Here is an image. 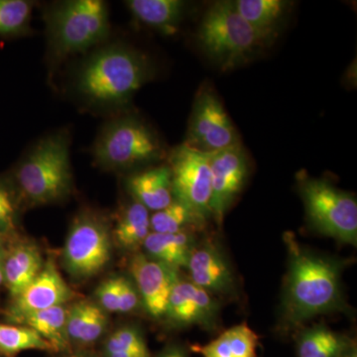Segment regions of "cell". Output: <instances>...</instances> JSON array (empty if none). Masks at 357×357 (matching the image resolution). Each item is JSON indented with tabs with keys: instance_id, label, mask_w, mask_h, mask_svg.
I'll list each match as a JSON object with an SVG mask.
<instances>
[{
	"instance_id": "44dd1931",
	"label": "cell",
	"mask_w": 357,
	"mask_h": 357,
	"mask_svg": "<svg viewBox=\"0 0 357 357\" xmlns=\"http://www.w3.org/2000/svg\"><path fill=\"white\" fill-rule=\"evenodd\" d=\"M236 10L256 31L274 42L290 2L284 0H237Z\"/></svg>"
},
{
	"instance_id": "ba28073f",
	"label": "cell",
	"mask_w": 357,
	"mask_h": 357,
	"mask_svg": "<svg viewBox=\"0 0 357 357\" xmlns=\"http://www.w3.org/2000/svg\"><path fill=\"white\" fill-rule=\"evenodd\" d=\"M112 258V237L102 218L82 213L66 241L63 261L70 276L88 279L102 272Z\"/></svg>"
},
{
	"instance_id": "4fadbf2b",
	"label": "cell",
	"mask_w": 357,
	"mask_h": 357,
	"mask_svg": "<svg viewBox=\"0 0 357 357\" xmlns=\"http://www.w3.org/2000/svg\"><path fill=\"white\" fill-rule=\"evenodd\" d=\"M73 293L58 271L55 263L48 260L38 276L17 297L13 298L7 316L17 323L35 312L63 306L72 298Z\"/></svg>"
},
{
	"instance_id": "e575fe53",
	"label": "cell",
	"mask_w": 357,
	"mask_h": 357,
	"mask_svg": "<svg viewBox=\"0 0 357 357\" xmlns=\"http://www.w3.org/2000/svg\"><path fill=\"white\" fill-rule=\"evenodd\" d=\"M340 357H357V349L356 345L349 349V351L344 352Z\"/></svg>"
},
{
	"instance_id": "836d02e7",
	"label": "cell",
	"mask_w": 357,
	"mask_h": 357,
	"mask_svg": "<svg viewBox=\"0 0 357 357\" xmlns=\"http://www.w3.org/2000/svg\"><path fill=\"white\" fill-rule=\"evenodd\" d=\"M6 252L0 245V286L4 283V261H6Z\"/></svg>"
},
{
	"instance_id": "83f0119b",
	"label": "cell",
	"mask_w": 357,
	"mask_h": 357,
	"mask_svg": "<svg viewBox=\"0 0 357 357\" xmlns=\"http://www.w3.org/2000/svg\"><path fill=\"white\" fill-rule=\"evenodd\" d=\"M103 357H151V354L142 332L134 326H123L105 342Z\"/></svg>"
},
{
	"instance_id": "cb8c5ba5",
	"label": "cell",
	"mask_w": 357,
	"mask_h": 357,
	"mask_svg": "<svg viewBox=\"0 0 357 357\" xmlns=\"http://www.w3.org/2000/svg\"><path fill=\"white\" fill-rule=\"evenodd\" d=\"M149 211L132 201L122 210L115 225L114 236L116 243L126 250H135L143 245L150 234Z\"/></svg>"
},
{
	"instance_id": "9a60e30c",
	"label": "cell",
	"mask_w": 357,
	"mask_h": 357,
	"mask_svg": "<svg viewBox=\"0 0 357 357\" xmlns=\"http://www.w3.org/2000/svg\"><path fill=\"white\" fill-rule=\"evenodd\" d=\"M220 305L210 293L192 281L178 280L174 286L165 316L176 326H199L213 328Z\"/></svg>"
},
{
	"instance_id": "f546056e",
	"label": "cell",
	"mask_w": 357,
	"mask_h": 357,
	"mask_svg": "<svg viewBox=\"0 0 357 357\" xmlns=\"http://www.w3.org/2000/svg\"><path fill=\"white\" fill-rule=\"evenodd\" d=\"M16 204L8 185L0 181V239L15 230Z\"/></svg>"
},
{
	"instance_id": "d590c367",
	"label": "cell",
	"mask_w": 357,
	"mask_h": 357,
	"mask_svg": "<svg viewBox=\"0 0 357 357\" xmlns=\"http://www.w3.org/2000/svg\"><path fill=\"white\" fill-rule=\"evenodd\" d=\"M67 357H89V356H83V354H72V356H69Z\"/></svg>"
},
{
	"instance_id": "2e32d148",
	"label": "cell",
	"mask_w": 357,
	"mask_h": 357,
	"mask_svg": "<svg viewBox=\"0 0 357 357\" xmlns=\"http://www.w3.org/2000/svg\"><path fill=\"white\" fill-rule=\"evenodd\" d=\"M128 189L134 201L148 211L163 210L174 201L170 167L167 164L133 174L128 178Z\"/></svg>"
},
{
	"instance_id": "ffe728a7",
	"label": "cell",
	"mask_w": 357,
	"mask_h": 357,
	"mask_svg": "<svg viewBox=\"0 0 357 357\" xmlns=\"http://www.w3.org/2000/svg\"><path fill=\"white\" fill-rule=\"evenodd\" d=\"M126 3L136 20L167 34L176 32L187 8L181 0H130Z\"/></svg>"
},
{
	"instance_id": "603a6c76",
	"label": "cell",
	"mask_w": 357,
	"mask_h": 357,
	"mask_svg": "<svg viewBox=\"0 0 357 357\" xmlns=\"http://www.w3.org/2000/svg\"><path fill=\"white\" fill-rule=\"evenodd\" d=\"M354 342L324 326L303 331L297 340L299 357H340L354 347Z\"/></svg>"
},
{
	"instance_id": "7402d4cb",
	"label": "cell",
	"mask_w": 357,
	"mask_h": 357,
	"mask_svg": "<svg viewBox=\"0 0 357 357\" xmlns=\"http://www.w3.org/2000/svg\"><path fill=\"white\" fill-rule=\"evenodd\" d=\"M258 340V335L246 324H241L208 344L195 349L204 357H257Z\"/></svg>"
},
{
	"instance_id": "8fae6325",
	"label": "cell",
	"mask_w": 357,
	"mask_h": 357,
	"mask_svg": "<svg viewBox=\"0 0 357 357\" xmlns=\"http://www.w3.org/2000/svg\"><path fill=\"white\" fill-rule=\"evenodd\" d=\"M211 218L222 225L230 206L241 194L250 172L248 155L243 144L211 153Z\"/></svg>"
},
{
	"instance_id": "5b68a950",
	"label": "cell",
	"mask_w": 357,
	"mask_h": 357,
	"mask_svg": "<svg viewBox=\"0 0 357 357\" xmlns=\"http://www.w3.org/2000/svg\"><path fill=\"white\" fill-rule=\"evenodd\" d=\"M50 54L62 61L83 53L107 38L109 10L100 0H72L59 3L47 14Z\"/></svg>"
},
{
	"instance_id": "4316f807",
	"label": "cell",
	"mask_w": 357,
	"mask_h": 357,
	"mask_svg": "<svg viewBox=\"0 0 357 357\" xmlns=\"http://www.w3.org/2000/svg\"><path fill=\"white\" fill-rule=\"evenodd\" d=\"M26 351L53 352L51 345L29 326L0 325V354L14 357Z\"/></svg>"
},
{
	"instance_id": "ac0fdd59",
	"label": "cell",
	"mask_w": 357,
	"mask_h": 357,
	"mask_svg": "<svg viewBox=\"0 0 357 357\" xmlns=\"http://www.w3.org/2000/svg\"><path fill=\"white\" fill-rule=\"evenodd\" d=\"M109 319L102 307L79 301L68 309L67 335L70 344H95L107 330Z\"/></svg>"
},
{
	"instance_id": "1f68e13d",
	"label": "cell",
	"mask_w": 357,
	"mask_h": 357,
	"mask_svg": "<svg viewBox=\"0 0 357 357\" xmlns=\"http://www.w3.org/2000/svg\"><path fill=\"white\" fill-rule=\"evenodd\" d=\"M139 301V294L133 282L119 276V312L134 311Z\"/></svg>"
},
{
	"instance_id": "30bf717a",
	"label": "cell",
	"mask_w": 357,
	"mask_h": 357,
	"mask_svg": "<svg viewBox=\"0 0 357 357\" xmlns=\"http://www.w3.org/2000/svg\"><path fill=\"white\" fill-rule=\"evenodd\" d=\"M185 143L206 153H213L241 143L222 100L208 84L202 86L197 93Z\"/></svg>"
},
{
	"instance_id": "7a4b0ae2",
	"label": "cell",
	"mask_w": 357,
	"mask_h": 357,
	"mask_svg": "<svg viewBox=\"0 0 357 357\" xmlns=\"http://www.w3.org/2000/svg\"><path fill=\"white\" fill-rule=\"evenodd\" d=\"M152 77L153 67L145 54L128 45H110L84 61L77 70L75 89L89 105L121 107Z\"/></svg>"
},
{
	"instance_id": "d4e9b609",
	"label": "cell",
	"mask_w": 357,
	"mask_h": 357,
	"mask_svg": "<svg viewBox=\"0 0 357 357\" xmlns=\"http://www.w3.org/2000/svg\"><path fill=\"white\" fill-rule=\"evenodd\" d=\"M68 309L56 306L30 314L22 323L38 333L51 345L53 352L69 351L70 344L67 335Z\"/></svg>"
},
{
	"instance_id": "8d00e7d4",
	"label": "cell",
	"mask_w": 357,
	"mask_h": 357,
	"mask_svg": "<svg viewBox=\"0 0 357 357\" xmlns=\"http://www.w3.org/2000/svg\"><path fill=\"white\" fill-rule=\"evenodd\" d=\"M0 241H1V239H0Z\"/></svg>"
},
{
	"instance_id": "484cf974",
	"label": "cell",
	"mask_w": 357,
	"mask_h": 357,
	"mask_svg": "<svg viewBox=\"0 0 357 357\" xmlns=\"http://www.w3.org/2000/svg\"><path fill=\"white\" fill-rule=\"evenodd\" d=\"M206 220L184 204L174 199L172 203L163 210L155 211L150 217V229L157 234H177L203 229Z\"/></svg>"
},
{
	"instance_id": "8992f818",
	"label": "cell",
	"mask_w": 357,
	"mask_h": 357,
	"mask_svg": "<svg viewBox=\"0 0 357 357\" xmlns=\"http://www.w3.org/2000/svg\"><path fill=\"white\" fill-rule=\"evenodd\" d=\"M163 143L139 117L126 115L109 122L98 135L93 157L109 170H128L165 158Z\"/></svg>"
},
{
	"instance_id": "9c48e42d",
	"label": "cell",
	"mask_w": 357,
	"mask_h": 357,
	"mask_svg": "<svg viewBox=\"0 0 357 357\" xmlns=\"http://www.w3.org/2000/svg\"><path fill=\"white\" fill-rule=\"evenodd\" d=\"M210 159L211 153L195 149L185 142L168 155L174 199L206 222L211 218Z\"/></svg>"
},
{
	"instance_id": "e0dca14e",
	"label": "cell",
	"mask_w": 357,
	"mask_h": 357,
	"mask_svg": "<svg viewBox=\"0 0 357 357\" xmlns=\"http://www.w3.org/2000/svg\"><path fill=\"white\" fill-rule=\"evenodd\" d=\"M41 252L34 244L23 243L6 253L4 261V284L11 297L22 293L43 269Z\"/></svg>"
},
{
	"instance_id": "4dcf8cb0",
	"label": "cell",
	"mask_w": 357,
	"mask_h": 357,
	"mask_svg": "<svg viewBox=\"0 0 357 357\" xmlns=\"http://www.w3.org/2000/svg\"><path fill=\"white\" fill-rule=\"evenodd\" d=\"M96 297L102 310L119 312V276L103 281L96 289Z\"/></svg>"
},
{
	"instance_id": "d6986e66",
	"label": "cell",
	"mask_w": 357,
	"mask_h": 357,
	"mask_svg": "<svg viewBox=\"0 0 357 357\" xmlns=\"http://www.w3.org/2000/svg\"><path fill=\"white\" fill-rule=\"evenodd\" d=\"M196 245L192 231L177 234H157L151 231L142 246L152 259L178 270V268H187Z\"/></svg>"
},
{
	"instance_id": "52a82bcc",
	"label": "cell",
	"mask_w": 357,
	"mask_h": 357,
	"mask_svg": "<svg viewBox=\"0 0 357 357\" xmlns=\"http://www.w3.org/2000/svg\"><path fill=\"white\" fill-rule=\"evenodd\" d=\"M307 222L321 236L344 244H357V202L324 178L301 172L297 177Z\"/></svg>"
},
{
	"instance_id": "6da1fadb",
	"label": "cell",
	"mask_w": 357,
	"mask_h": 357,
	"mask_svg": "<svg viewBox=\"0 0 357 357\" xmlns=\"http://www.w3.org/2000/svg\"><path fill=\"white\" fill-rule=\"evenodd\" d=\"M288 272L282 302V318L288 326L347 309L342 284L344 265L335 258L307 250L293 234H286Z\"/></svg>"
},
{
	"instance_id": "5bb4252c",
	"label": "cell",
	"mask_w": 357,
	"mask_h": 357,
	"mask_svg": "<svg viewBox=\"0 0 357 357\" xmlns=\"http://www.w3.org/2000/svg\"><path fill=\"white\" fill-rule=\"evenodd\" d=\"M187 268L192 283L206 292L222 296L236 294V275L218 243L206 241L197 244Z\"/></svg>"
},
{
	"instance_id": "3957f363",
	"label": "cell",
	"mask_w": 357,
	"mask_h": 357,
	"mask_svg": "<svg viewBox=\"0 0 357 357\" xmlns=\"http://www.w3.org/2000/svg\"><path fill=\"white\" fill-rule=\"evenodd\" d=\"M14 178L21 198L32 206L66 198L73 185L67 132L60 131L39 140L16 167Z\"/></svg>"
},
{
	"instance_id": "277c9868",
	"label": "cell",
	"mask_w": 357,
	"mask_h": 357,
	"mask_svg": "<svg viewBox=\"0 0 357 357\" xmlns=\"http://www.w3.org/2000/svg\"><path fill=\"white\" fill-rule=\"evenodd\" d=\"M198 40L204 53L222 72L248 64L273 43L256 31L236 10L234 1H215L199 26Z\"/></svg>"
},
{
	"instance_id": "f1b7e54d",
	"label": "cell",
	"mask_w": 357,
	"mask_h": 357,
	"mask_svg": "<svg viewBox=\"0 0 357 357\" xmlns=\"http://www.w3.org/2000/svg\"><path fill=\"white\" fill-rule=\"evenodd\" d=\"M32 3L26 0H0V37L13 38L30 31Z\"/></svg>"
},
{
	"instance_id": "d6a6232c",
	"label": "cell",
	"mask_w": 357,
	"mask_h": 357,
	"mask_svg": "<svg viewBox=\"0 0 357 357\" xmlns=\"http://www.w3.org/2000/svg\"><path fill=\"white\" fill-rule=\"evenodd\" d=\"M157 357H190L187 351L178 345H170L163 351L160 352Z\"/></svg>"
},
{
	"instance_id": "7c38bea8",
	"label": "cell",
	"mask_w": 357,
	"mask_h": 357,
	"mask_svg": "<svg viewBox=\"0 0 357 357\" xmlns=\"http://www.w3.org/2000/svg\"><path fill=\"white\" fill-rule=\"evenodd\" d=\"M129 270L148 314L155 319L165 316L169 297L180 280L178 270L142 253L131 258Z\"/></svg>"
}]
</instances>
